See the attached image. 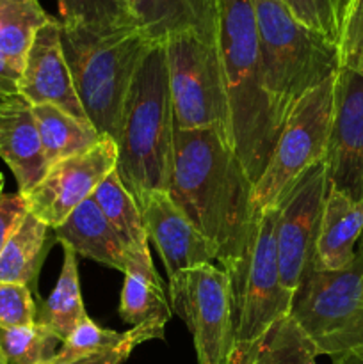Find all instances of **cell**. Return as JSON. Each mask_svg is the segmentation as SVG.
Wrapping results in <instances>:
<instances>
[{"label":"cell","instance_id":"obj_33","mask_svg":"<svg viewBox=\"0 0 363 364\" xmlns=\"http://www.w3.org/2000/svg\"><path fill=\"white\" fill-rule=\"evenodd\" d=\"M340 68H363V0H352L338 41Z\"/></svg>","mask_w":363,"mask_h":364},{"label":"cell","instance_id":"obj_10","mask_svg":"<svg viewBox=\"0 0 363 364\" xmlns=\"http://www.w3.org/2000/svg\"><path fill=\"white\" fill-rule=\"evenodd\" d=\"M171 309L189 327L199 364H231L233 318L230 277L214 263L169 277Z\"/></svg>","mask_w":363,"mask_h":364},{"label":"cell","instance_id":"obj_24","mask_svg":"<svg viewBox=\"0 0 363 364\" xmlns=\"http://www.w3.org/2000/svg\"><path fill=\"white\" fill-rule=\"evenodd\" d=\"M88 316L82 301L78 263L73 249L64 247V262L60 276L50 297L39 311L38 322L48 327L60 341L66 340L71 331Z\"/></svg>","mask_w":363,"mask_h":364},{"label":"cell","instance_id":"obj_23","mask_svg":"<svg viewBox=\"0 0 363 364\" xmlns=\"http://www.w3.org/2000/svg\"><path fill=\"white\" fill-rule=\"evenodd\" d=\"M32 114L48 167L93 148L102 139L91 124L75 119L53 105H32Z\"/></svg>","mask_w":363,"mask_h":364},{"label":"cell","instance_id":"obj_34","mask_svg":"<svg viewBox=\"0 0 363 364\" xmlns=\"http://www.w3.org/2000/svg\"><path fill=\"white\" fill-rule=\"evenodd\" d=\"M27 212V203L20 192L0 194V252H2L6 242L11 238V235L14 233V230L20 226Z\"/></svg>","mask_w":363,"mask_h":364},{"label":"cell","instance_id":"obj_29","mask_svg":"<svg viewBox=\"0 0 363 364\" xmlns=\"http://www.w3.org/2000/svg\"><path fill=\"white\" fill-rule=\"evenodd\" d=\"M127 336L128 331H125V333H116V331L103 329L98 323L93 322L89 316H85V318L71 331L70 336L60 343V348L57 350V354L53 355L52 361H71V359L91 354V352L116 347L121 341L127 340Z\"/></svg>","mask_w":363,"mask_h":364},{"label":"cell","instance_id":"obj_20","mask_svg":"<svg viewBox=\"0 0 363 364\" xmlns=\"http://www.w3.org/2000/svg\"><path fill=\"white\" fill-rule=\"evenodd\" d=\"M134 14L153 41L182 31L214 38L212 0H134Z\"/></svg>","mask_w":363,"mask_h":364},{"label":"cell","instance_id":"obj_7","mask_svg":"<svg viewBox=\"0 0 363 364\" xmlns=\"http://www.w3.org/2000/svg\"><path fill=\"white\" fill-rule=\"evenodd\" d=\"M319 355L363 345V249L342 270L310 269L294 291L292 311Z\"/></svg>","mask_w":363,"mask_h":364},{"label":"cell","instance_id":"obj_22","mask_svg":"<svg viewBox=\"0 0 363 364\" xmlns=\"http://www.w3.org/2000/svg\"><path fill=\"white\" fill-rule=\"evenodd\" d=\"M48 226L27 212L0 252V283L36 287L39 267L45 258Z\"/></svg>","mask_w":363,"mask_h":364},{"label":"cell","instance_id":"obj_1","mask_svg":"<svg viewBox=\"0 0 363 364\" xmlns=\"http://www.w3.org/2000/svg\"><path fill=\"white\" fill-rule=\"evenodd\" d=\"M255 183L216 128L173 132L167 196L219 252L217 262L237 258L248 244L258 210Z\"/></svg>","mask_w":363,"mask_h":364},{"label":"cell","instance_id":"obj_38","mask_svg":"<svg viewBox=\"0 0 363 364\" xmlns=\"http://www.w3.org/2000/svg\"><path fill=\"white\" fill-rule=\"evenodd\" d=\"M123 2L127 4V6L132 9V13H134V0H123Z\"/></svg>","mask_w":363,"mask_h":364},{"label":"cell","instance_id":"obj_3","mask_svg":"<svg viewBox=\"0 0 363 364\" xmlns=\"http://www.w3.org/2000/svg\"><path fill=\"white\" fill-rule=\"evenodd\" d=\"M173 132L166 46L157 41L132 80L116 142V173L137 203L149 192H167Z\"/></svg>","mask_w":363,"mask_h":364},{"label":"cell","instance_id":"obj_27","mask_svg":"<svg viewBox=\"0 0 363 364\" xmlns=\"http://www.w3.org/2000/svg\"><path fill=\"white\" fill-rule=\"evenodd\" d=\"M60 23L107 34L125 27L141 25L123 0H57Z\"/></svg>","mask_w":363,"mask_h":364},{"label":"cell","instance_id":"obj_30","mask_svg":"<svg viewBox=\"0 0 363 364\" xmlns=\"http://www.w3.org/2000/svg\"><path fill=\"white\" fill-rule=\"evenodd\" d=\"M283 4L299 23L338 46L340 28L335 16L333 0H283Z\"/></svg>","mask_w":363,"mask_h":364},{"label":"cell","instance_id":"obj_8","mask_svg":"<svg viewBox=\"0 0 363 364\" xmlns=\"http://www.w3.org/2000/svg\"><path fill=\"white\" fill-rule=\"evenodd\" d=\"M164 46L174 128H216L230 142L226 89L214 38L182 31L167 36Z\"/></svg>","mask_w":363,"mask_h":364},{"label":"cell","instance_id":"obj_18","mask_svg":"<svg viewBox=\"0 0 363 364\" xmlns=\"http://www.w3.org/2000/svg\"><path fill=\"white\" fill-rule=\"evenodd\" d=\"M53 233L63 247L73 249L77 256L103 263L123 274L127 270V251L93 198L78 205Z\"/></svg>","mask_w":363,"mask_h":364},{"label":"cell","instance_id":"obj_6","mask_svg":"<svg viewBox=\"0 0 363 364\" xmlns=\"http://www.w3.org/2000/svg\"><path fill=\"white\" fill-rule=\"evenodd\" d=\"M274 228L276 208L270 206L258 213L241 255L221 265L231 290V364L248 361L267 333L292 311L294 294L281 283Z\"/></svg>","mask_w":363,"mask_h":364},{"label":"cell","instance_id":"obj_12","mask_svg":"<svg viewBox=\"0 0 363 364\" xmlns=\"http://www.w3.org/2000/svg\"><path fill=\"white\" fill-rule=\"evenodd\" d=\"M117 146L102 137L93 148L48 167L43 180L23 194L28 213L56 230L78 205L89 199L103 178L116 169Z\"/></svg>","mask_w":363,"mask_h":364},{"label":"cell","instance_id":"obj_13","mask_svg":"<svg viewBox=\"0 0 363 364\" xmlns=\"http://www.w3.org/2000/svg\"><path fill=\"white\" fill-rule=\"evenodd\" d=\"M324 166L330 187L363 199V68H340Z\"/></svg>","mask_w":363,"mask_h":364},{"label":"cell","instance_id":"obj_25","mask_svg":"<svg viewBox=\"0 0 363 364\" xmlns=\"http://www.w3.org/2000/svg\"><path fill=\"white\" fill-rule=\"evenodd\" d=\"M50 18L39 0H0V57L21 70L36 32Z\"/></svg>","mask_w":363,"mask_h":364},{"label":"cell","instance_id":"obj_28","mask_svg":"<svg viewBox=\"0 0 363 364\" xmlns=\"http://www.w3.org/2000/svg\"><path fill=\"white\" fill-rule=\"evenodd\" d=\"M63 341L41 322L32 326L0 329V348L6 364H46Z\"/></svg>","mask_w":363,"mask_h":364},{"label":"cell","instance_id":"obj_39","mask_svg":"<svg viewBox=\"0 0 363 364\" xmlns=\"http://www.w3.org/2000/svg\"><path fill=\"white\" fill-rule=\"evenodd\" d=\"M2 188H4V176L0 174V194H2Z\"/></svg>","mask_w":363,"mask_h":364},{"label":"cell","instance_id":"obj_4","mask_svg":"<svg viewBox=\"0 0 363 364\" xmlns=\"http://www.w3.org/2000/svg\"><path fill=\"white\" fill-rule=\"evenodd\" d=\"M155 43L141 25L98 34L60 23V45L75 91L89 123L102 137L114 142L120 139L132 80Z\"/></svg>","mask_w":363,"mask_h":364},{"label":"cell","instance_id":"obj_37","mask_svg":"<svg viewBox=\"0 0 363 364\" xmlns=\"http://www.w3.org/2000/svg\"><path fill=\"white\" fill-rule=\"evenodd\" d=\"M352 0H333V9H335V16H337L338 21V28L342 31V25H344L345 14H347L349 6H351Z\"/></svg>","mask_w":363,"mask_h":364},{"label":"cell","instance_id":"obj_15","mask_svg":"<svg viewBox=\"0 0 363 364\" xmlns=\"http://www.w3.org/2000/svg\"><path fill=\"white\" fill-rule=\"evenodd\" d=\"M137 205L148 238L155 244L169 277L219 259L216 245L196 230L187 215L171 201L167 192H149Z\"/></svg>","mask_w":363,"mask_h":364},{"label":"cell","instance_id":"obj_35","mask_svg":"<svg viewBox=\"0 0 363 364\" xmlns=\"http://www.w3.org/2000/svg\"><path fill=\"white\" fill-rule=\"evenodd\" d=\"M21 70L9 63L7 59L0 57V96L2 98H11L18 96V87H20Z\"/></svg>","mask_w":363,"mask_h":364},{"label":"cell","instance_id":"obj_26","mask_svg":"<svg viewBox=\"0 0 363 364\" xmlns=\"http://www.w3.org/2000/svg\"><path fill=\"white\" fill-rule=\"evenodd\" d=\"M317 355L315 345L288 315L267 333L244 364H317Z\"/></svg>","mask_w":363,"mask_h":364},{"label":"cell","instance_id":"obj_40","mask_svg":"<svg viewBox=\"0 0 363 364\" xmlns=\"http://www.w3.org/2000/svg\"><path fill=\"white\" fill-rule=\"evenodd\" d=\"M0 364H6V361H4V354H2V348H0Z\"/></svg>","mask_w":363,"mask_h":364},{"label":"cell","instance_id":"obj_2","mask_svg":"<svg viewBox=\"0 0 363 364\" xmlns=\"http://www.w3.org/2000/svg\"><path fill=\"white\" fill-rule=\"evenodd\" d=\"M214 43L230 116V146L246 173L258 181L283 123L263 80L253 0H212Z\"/></svg>","mask_w":363,"mask_h":364},{"label":"cell","instance_id":"obj_14","mask_svg":"<svg viewBox=\"0 0 363 364\" xmlns=\"http://www.w3.org/2000/svg\"><path fill=\"white\" fill-rule=\"evenodd\" d=\"M18 95L31 105H53L75 119L89 123L64 59L60 21L56 18H50L32 39L21 68Z\"/></svg>","mask_w":363,"mask_h":364},{"label":"cell","instance_id":"obj_21","mask_svg":"<svg viewBox=\"0 0 363 364\" xmlns=\"http://www.w3.org/2000/svg\"><path fill=\"white\" fill-rule=\"evenodd\" d=\"M91 198L102 210L110 228L116 231L117 238L127 251V258L148 256L149 238L141 208H139L134 196L121 183L116 169L103 178V181L96 187Z\"/></svg>","mask_w":363,"mask_h":364},{"label":"cell","instance_id":"obj_5","mask_svg":"<svg viewBox=\"0 0 363 364\" xmlns=\"http://www.w3.org/2000/svg\"><path fill=\"white\" fill-rule=\"evenodd\" d=\"M263 80L285 124L305 92L340 70L338 46L299 23L283 0H253Z\"/></svg>","mask_w":363,"mask_h":364},{"label":"cell","instance_id":"obj_11","mask_svg":"<svg viewBox=\"0 0 363 364\" xmlns=\"http://www.w3.org/2000/svg\"><path fill=\"white\" fill-rule=\"evenodd\" d=\"M327 185L326 166L319 162L305 171L274 205L278 265L281 283L292 294L313 265Z\"/></svg>","mask_w":363,"mask_h":364},{"label":"cell","instance_id":"obj_19","mask_svg":"<svg viewBox=\"0 0 363 364\" xmlns=\"http://www.w3.org/2000/svg\"><path fill=\"white\" fill-rule=\"evenodd\" d=\"M120 316L134 327L149 322L166 326L169 322L171 306L162 279L153 267L152 255L128 258L121 288Z\"/></svg>","mask_w":363,"mask_h":364},{"label":"cell","instance_id":"obj_41","mask_svg":"<svg viewBox=\"0 0 363 364\" xmlns=\"http://www.w3.org/2000/svg\"><path fill=\"white\" fill-rule=\"evenodd\" d=\"M4 100H6V98H2V96H0V103H2V102H4Z\"/></svg>","mask_w":363,"mask_h":364},{"label":"cell","instance_id":"obj_36","mask_svg":"<svg viewBox=\"0 0 363 364\" xmlns=\"http://www.w3.org/2000/svg\"><path fill=\"white\" fill-rule=\"evenodd\" d=\"M333 364H363V345L335 355Z\"/></svg>","mask_w":363,"mask_h":364},{"label":"cell","instance_id":"obj_9","mask_svg":"<svg viewBox=\"0 0 363 364\" xmlns=\"http://www.w3.org/2000/svg\"><path fill=\"white\" fill-rule=\"evenodd\" d=\"M337 75L301 96L285 119L253 199L258 212L276 205L285 191L305 171L322 162L330 144L335 116Z\"/></svg>","mask_w":363,"mask_h":364},{"label":"cell","instance_id":"obj_17","mask_svg":"<svg viewBox=\"0 0 363 364\" xmlns=\"http://www.w3.org/2000/svg\"><path fill=\"white\" fill-rule=\"evenodd\" d=\"M363 237V199L327 185L313 255V269L342 270L352 263Z\"/></svg>","mask_w":363,"mask_h":364},{"label":"cell","instance_id":"obj_16","mask_svg":"<svg viewBox=\"0 0 363 364\" xmlns=\"http://www.w3.org/2000/svg\"><path fill=\"white\" fill-rule=\"evenodd\" d=\"M0 159L13 171L21 196L32 191L48 171L32 105L20 95L0 103Z\"/></svg>","mask_w":363,"mask_h":364},{"label":"cell","instance_id":"obj_32","mask_svg":"<svg viewBox=\"0 0 363 364\" xmlns=\"http://www.w3.org/2000/svg\"><path fill=\"white\" fill-rule=\"evenodd\" d=\"M38 322L32 290L25 284L0 283V329L32 326Z\"/></svg>","mask_w":363,"mask_h":364},{"label":"cell","instance_id":"obj_31","mask_svg":"<svg viewBox=\"0 0 363 364\" xmlns=\"http://www.w3.org/2000/svg\"><path fill=\"white\" fill-rule=\"evenodd\" d=\"M164 323L149 322L142 323V326H135L128 331L127 340L121 341L116 347L103 348V350L91 352V354L80 355L77 359H71V361L64 363H56L48 361L46 364H121L127 361L130 352L135 347H139L141 343H146L149 340H162L164 338Z\"/></svg>","mask_w":363,"mask_h":364}]
</instances>
